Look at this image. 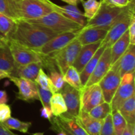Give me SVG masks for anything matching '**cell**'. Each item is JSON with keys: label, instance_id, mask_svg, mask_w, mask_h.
<instances>
[{"label": "cell", "instance_id": "1", "mask_svg": "<svg viewBox=\"0 0 135 135\" xmlns=\"http://www.w3.org/2000/svg\"><path fill=\"white\" fill-rule=\"evenodd\" d=\"M59 34L46 26L20 19L16 21L11 40L36 50Z\"/></svg>", "mask_w": 135, "mask_h": 135}, {"label": "cell", "instance_id": "2", "mask_svg": "<svg viewBox=\"0 0 135 135\" xmlns=\"http://www.w3.org/2000/svg\"><path fill=\"white\" fill-rule=\"evenodd\" d=\"M101 1V5L96 15L87 21L83 28H99L109 30L113 24L118 21L126 12L129 6L119 8L112 6Z\"/></svg>", "mask_w": 135, "mask_h": 135}, {"label": "cell", "instance_id": "3", "mask_svg": "<svg viewBox=\"0 0 135 135\" xmlns=\"http://www.w3.org/2000/svg\"><path fill=\"white\" fill-rule=\"evenodd\" d=\"M30 22L46 26L58 33L79 31L82 26L57 11H54L40 18L26 20Z\"/></svg>", "mask_w": 135, "mask_h": 135}, {"label": "cell", "instance_id": "4", "mask_svg": "<svg viewBox=\"0 0 135 135\" xmlns=\"http://www.w3.org/2000/svg\"><path fill=\"white\" fill-rule=\"evenodd\" d=\"M54 11H56V4L50 0H21L20 19H36Z\"/></svg>", "mask_w": 135, "mask_h": 135}, {"label": "cell", "instance_id": "5", "mask_svg": "<svg viewBox=\"0 0 135 135\" xmlns=\"http://www.w3.org/2000/svg\"><path fill=\"white\" fill-rule=\"evenodd\" d=\"M135 4L129 5L125 14L116 21L110 28L104 39L102 41L100 46L105 48L111 47V46L122 36L123 34L128 30L132 20L135 17Z\"/></svg>", "mask_w": 135, "mask_h": 135}, {"label": "cell", "instance_id": "6", "mask_svg": "<svg viewBox=\"0 0 135 135\" xmlns=\"http://www.w3.org/2000/svg\"><path fill=\"white\" fill-rule=\"evenodd\" d=\"M81 47L82 45L76 38L61 50L49 55L54 59L55 66L62 75L73 65Z\"/></svg>", "mask_w": 135, "mask_h": 135}, {"label": "cell", "instance_id": "7", "mask_svg": "<svg viewBox=\"0 0 135 135\" xmlns=\"http://www.w3.org/2000/svg\"><path fill=\"white\" fill-rule=\"evenodd\" d=\"M119 60L111 66L109 71L98 83L102 91L104 101L111 103L121 82Z\"/></svg>", "mask_w": 135, "mask_h": 135}, {"label": "cell", "instance_id": "8", "mask_svg": "<svg viewBox=\"0 0 135 135\" xmlns=\"http://www.w3.org/2000/svg\"><path fill=\"white\" fill-rule=\"evenodd\" d=\"M134 94V72L125 74L110 103L112 112L119 110L124 102Z\"/></svg>", "mask_w": 135, "mask_h": 135}, {"label": "cell", "instance_id": "9", "mask_svg": "<svg viewBox=\"0 0 135 135\" xmlns=\"http://www.w3.org/2000/svg\"><path fill=\"white\" fill-rule=\"evenodd\" d=\"M9 47L15 63L17 65L43 61V56L32 49L23 46L15 41L11 40L9 42Z\"/></svg>", "mask_w": 135, "mask_h": 135}, {"label": "cell", "instance_id": "10", "mask_svg": "<svg viewBox=\"0 0 135 135\" xmlns=\"http://www.w3.org/2000/svg\"><path fill=\"white\" fill-rule=\"evenodd\" d=\"M80 92V111L88 113L92 108L105 102L102 91L98 83L84 86Z\"/></svg>", "mask_w": 135, "mask_h": 135}, {"label": "cell", "instance_id": "11", "mask_svg": "<svg viewBox=\"0 0 135 135\" xmlns=\"http://www.w3.org/2000/svg\"><path fill=\"white\" fill-rule=\"evenodd\" d=\"M79 31L67 32L61 33L57 36L49 40L44 46L34 51L41 55L42 56H47L59 51L65 47L67 45L71 43L73 40L77 37Z\"/></svg>", "mask_w": 135, "mask_h": 135}, {"label": "cell", "instance_id": "12", "mask_svg": "<svg viewBox=\"0 0 135 135\" xmlns=\"http://www.w3.org/2000/svg\"><path fill=\"white\" fill-rule=\"evenodd\" d=\"M9 79L18 88L16 97L18 100L32 102L34 100H39L37 84L34 81L29 79L10 76Z\"/></svg>", "mask_w": 135, "mask_h": 135}, {"label": "cell", "instance_id": "13", "mask_svg": "<svg viewBox=\"0 0 135 135\" xmlns=\"http://www.w3.org/2000/svg\"><path fill=\"white\" fill-rule=\"evenodd\" d=\"M60 93L63 96L67 106V112L64 115L76 118L80 109V92L69 84H65L61 90Z\"/></svg>", "mask_w": 135, "mask_h": 135}, {"label": "cell", "instance_id": "14", "mask_svg": "<svg viewBox=\"0 0 135 135\" xmlns=\"http://www.w3.org/2000/svg\"><path fill=\"white\" fill-rule=\"evenodd\" d=\"M111 66V48L107 47L100 56L94 70L84 86L98 84L109 71Z\"/></svg>", "mask_w": 135, "mask_h": 135}, {"label": "cell", "instance_id": "15", "mask_svg": "<svg viewBox=\"0 0 135 135\" xmlns=\"http://www.w3.org/2000/svg\"><path fill=\"white\" fill-rule=\"evenodd\" d=\"M101 43L102 41H99L90 44L82 46L77 57L73 65V66L77 70L79 73L83 71L84 66L90 60L96 51L98 50Z\"/></svg>", "mask_w": 135, "mask_h": 135}, {"label": "cell", "instance_id": "16", "mask_svg": "<svg viewBox=\"0 0 135 135\" xmlns=\"http://www.w3.org/2000/svg\"><path fill=\"white\" fill-rule=\"evenodd\" d=\"M108 30L99 28H83L79 32L77 38L82 46L90 44L95 42L102 41L106 36Z\"/></svg>", "mask_w": 135, "mask_h": 135}, {"label": "cell", "instance_id": "17", "mask_svg": "<svg viewBox=\"0 0 135 135\" xmlns=\"http://www.w3.org/2000/svg\"><path fill=\"white\" fill-rule=\"evenodd\" d=\"M41 68H43L42 61L34 62L22 65H15V67L10 76L23 78L34 81Z\"/></svg>", "mask_w": 135, "mask_h": 135}, {"label": "cell", "instance_id": "18", "mask_svg": "<svg viewBox=\"0 0 135 135\" xmlns=\"http://www.w3.org/2000/svg\"><path fill=\"white\" fill-rule=\"evenodd\" d=\"M76 119L90 135H99L104 120L94 118L88 112L80 111Z\"/></svg>", "mask_w": 135, "mask_h": 135}, {"label": "cell", "instance_id": "19", "mask_svg": "<svg viewBox=\"0 0 135 135\" xmlns=\"http://www.w3.org/2000/svg\"><path fill=\"white\" fill-rule=\"evenodd\" d=\"M16 27V21L0 13V46L9 44Z\"/></svg>", "mask_w": 135, "mask_h": 135}, {"label": "cell", "instance_id": "20", "mask_svg": "<svg viewBox=\"0 0 135 135\" xmlns=\"http://www.w3.org/2000/svg\"><path fill=\"white\" fill-rule=\"evenodd\" d=\"M59 125L64 130L72 135H90L84 130L78 119L74 117H69L61 115L56 117Z\"/></svg>", "mask_w": 135, "mask_h": 135}, {"label": "cell", "instance_id": "21", "mask_svg": "<svg viewBox=\"0 0 135 135\" xmlns=\"http://www.w3.org/2000/svg\"><path fill=\"white\" fill-rule=\"evenodd\" d=\"M119 60V71L121 77L127 73H134L135 68V45H129L127 50Z\"/></svg>", "mask_w": 135, "mask_h": 135}, {"label": "cell", "instance_id": "22", "mask_svg": "<svg viewBox=\"0 0 135 135\" xmlns=\"http://www.w3.org/2000/svg\"><path fill=\"white\" fill-rule=\"evenodd\" d=\"M130 45L129 31L127 30L112 46H111V65H113L120 59Z\"/></svg>", "mask_w": 135, "mask_h": 135}, {"label": "cell", "instance_id": "23", "mask_svg": "<svg viewBox=\"0 0 135 135\" xmlns=\"http://www.w3.org/2000/svg\"><path fill=\"white\" fill-rule=\"evenodd\" d=\"M56 11L59 12L69 19L79 24L82 27L85 25V17L77 6L72 5L59 6L56 5Z\"/></svg>", "mask_w": 135, "mask_h": 135}, {"label": "cell", "instance_id": "24", "mask_svg": "<svg viewBox=\"0 0 135 135\" xmlns=\"http://www.w3.org/2000/svg\"><path fill=\"white\" fill-rule=\"evenodd\" d=\"M21 0H0V13L15 21L20 19Z\"/></svg>", "mask_w": 135, "mask_h": 135}, {"label": "cell", "instance_id": "25", "mask_svg": "<svg viewBox=\"0 0 135 135\" xmlns=\"http://www.w3.org/2000/svg\"><path fill=\"white\" fill-rule=\"evenodd\" d=\"M105 47L104 46H100L98 50L96 51L94 55H93L90 60L86 63L84 67L83 68V71L80 73V80H81L82 84H83V87L86 85L87 81H88V79L90 78V75H92V72L94 70L95 67H96V65H97L98 61L99 59H100V56L102 55V53L104 52Z\"/></svg>", "mask_w": 135, "mask_h": 135}, {"label": "cell", "instance_id": "26", "mask_svg": "<svg viewBox=\"0 0 135 135\" xmlns=\"http://www.w3.org/2000/svg\"><path fill=\"white\" fill-rule=\"evenodd\" d=\"M15 67V63L9 49V44L0 46V70L11 75Z\"/></svg>", "mask_w": 135, "mask_h": 135}, {"label": "cell", "instance_id": "27", "mask_svg": "<svg viewBox=\"0 0 135 135\" xmlns=\"http://www.w3.org/2000/svg\"><path fill=\"white\" fill-rule=\"evenodd\" d=\"M119 111L127 123L135 124V94L125 100Z\"/></svg>", "mask_w": 135, "mask_h": 135}, {"label": "cell", "instance_id": "28", "mask_svg": "<svg viewBox=\"0 0 135 135\" xmlns=\"http://www.w3.org/2000/svg\"><path fill=\"white\" fill-rule=\"evenodd\" d=\"M50 107L54 117H59L67 112V109L64 98L59 92L52 94L50 99Z\"/></svg>", "mask_w": 135, "mask_h": 135}, {"label": "cell", "instance_id": "29", "mask_svg": "<svg viewBox=\"0 0 135 135\" xmlns=\"http://www.w3.org/2000/svg\"><path fill=\"white\" fill-rule=\"evenodd\" d=\"M63 78L66 84H69L73 88L80 92L83 89V86L80 80V73L73 65L69 67L65 73L63 75Z\"/></svg>", "mask_w": 135, "mask_h": 135}, {"label": "cell", "instance_id": "30", "mask_svg": "<svg viewBox=\"0 0 135 135\" xmlns=\"http://www.w3.org/2000/svg\"><path fill=\"white\" fill-rule=\"evenodd\" d=\"M4 126L6 127L9 130H15L22 133H27L29 128L31 127V122L22 121L14 117H9L8 119L1 123Z\"/></svg>", "mask_w": 135, "mask_h": 135}, {"label": "cell", "instance_id": "31", "mask_svg": "<svg viewBox=\"0 0 135 135\" xmlns=\"http://www.w3.org/2000/svg\"><path fill=\"white\" fill-rule=\"evenodd\" d=\"M80 3L83 4L84 10L83 14L85 18L88 19L87 21L96 15L101 5V1L97 0H81Z\"/></svg>", "mask_w": 135, "mask_h": 135}, {"label": "cell", "instance_id": "32", "mask_svg": "<svg viewBox=\"0 0 135 135\" xmlns=\"http://www.w3.org/2000/svg\"><path fill=\"white\" fill-rule=\"evenodd\" d=\"M112 106L110 103L104 102L102 104L92 108L88 113L94 118L104 120L109 114L112 113Z\"/></svg>", "mask_w": 135, "mask_h": 135}, {"label": "cell", "instance_id": "33", "mask_svg": "<svg viewBox=\"0 0 135 135\" xmlns=\"http://www.w3.org/2000/svg\"><path fill=\"white\" fill-rule=\"evenodd\" d=\"M112 119L115 135H121L127 124L126 120L119 110L112 112Z\"/></svg>", "mask_w": 135, "mask_h": 135}, {"label": "cell", "instance_id": "34", "mask_svg": "<svg viewBox=\"0 0 135 135\" xmlns=\"http://www.w3.org/2000/svg\"><path fill=\"white\" fill-rule=\"evenodd\" d=\"M34 82L42 88L50 91L53 94V88L50 79L48 75H46L45 71H44L43 68H41L40 69L39 73L34 80Z\"/></svg>", "mask_w": 135, "mask_h": 135}, {"label": "cell", "instance_id": "35", "mask_svg": "<svg viewBox=\"0 0 135 135\" xmlns=\"http://www.w3.org/2000/svg\"><path fill=\"white\" fill-rule=\"evenodd\" d=\"M99 135H115L113 124H112V113L108 115L104 119V123Z\"/></svg>", "mask_w": 135, "mask_h": 135}, {"label": "cell", "instance_id": "36", "mask_svg": "<svg viewBox=\"0 0 135 135\" xmlns=\"http://www.w3.org/2000/svg\"><path fill=\"white\" fill-rule=\"evenodd\" d=\"M39 100L42 103V106H50V102L53 94L50 91L44 90L37 84Z\"/></svg>", "mask_w": 135, "mask_h": 135}, {"label": "cell", "instance_id": "37", "mask_svg": "<svg viewBox=\"0 0 135 135\" xmlns=\"http://www.w3.org/2000/svg\"><path fill=\"white\" fill-rule=\"evenodd\" d=\"M103 2L112 6L125 8L132 4H135V0H101Z\"/></svg>", "mask_w": 135, "mask_h": 135}, {"label": "cell", "instance_id": "38", "mask_svg": "<svg viewBox=\"0 0 135 135\" xmlns=\"http://www.w3.org/2000/svg\"><path fill=\"white\" fill-rule=\"evenodd\" d=\"M11 117V109L10 105L6 104H0V123H3Z\"/></svg>", "mask_w": 135, "mask_h": 135}, {"label": "cell", "instance_id": "39", "mask_svg": "<svg viewBox=\"0 0 135 135\" xmlns=\"http://www.w3.org/2000/svg\"><path fill=\"white\" fill-rule=\"evenodd\" d=\"M40 115L42 117L50 121H51L54 117L50 106H42L40 109Z\"/></svg>", "mask_w": 135, "mask_h": 135}, {"label": "cell", "instance_id": "40", "mask_svg": "<svg viewBox=\"0 0 135 135\" xmlns=\"http://www.w3.org/2000/svg\"><path fill=\"white\" fill-rule=\"evenodd\" d=\"M128 31H129L130 44L135 45V17L132 20Z\"/></svg>", "mask_w": 135, "mask_h": 135}, {"label": "cell", "instance_id": "41", "mask_svg": "<svg viewBox=\"0 0 135 135\" xmlns=\"http://www.w3.org/2000/svg\"><path fill=\"white\" fill-rule=\"evenodd\" d=\"M121 135H135V124L127 123Z\"/></svg>", "mask_w": 135, "mask_h": 135}, {"label": "cell", "instance_id": "42", "mask_svg": "<svg viewBox=\"0 0 135 135\" xmlns=\"http://www.w3.org/2000/svg\"><path fill=\"white\" fill-rule=\"evenodd\" d=\"M0 135H13V133L0 123Z\"/></svg>", "mask_w": 135, "mask_h": 135}, {"label": "cell", "instance_id": "43", "mask_svg": "<svg viewBox=\"0 0 135 135\" xmlns=\"http://www.w3.org/2000/svg\"><path fill=\"white\" fill-rule=\"evenodd\" d=\"M8 102L7 94L5 90H0V104H6Z\"/></svg>", "mask_w": 135, "mask_h": 135}, {"label": "cell", "instance_id": "44", "mask_svg": "<svg viewBox=\"0 0 135 135\" xmlns=\"http://www.w3.org/2000/svg\"><path fill=\"white\" fill-rule=\"evenodd\" d=\"M63 2L67 3L68 5H75V6H77L78 4L79 3H80L81 0H61Z\"/></svg>", "mask_w": 135, "mask_h": 135}, {"label": "cell", "instance_id": "45", "mask_svg": "<svg viewBox=\"0 0 135 135\" xmlns=\"http://www.w3.org/2000/svg\"><path fill=\"white\" fill-rule=\"evenodd\" d=\"M9 76H10L9 74L5 72V71L0 70V80H2V79H9Z\"/></svg>", "mask_w": 135, "mask_h": 135}, {"label": "cell", "instance_id": "46", "mask_svg": "<svg viewBox=\"0 0 135 135\" xmlns=\"http://www.w3.org/2000/svg\"><path fill=\"white\" fill-rule=\"evenodd\" d=\"M32 135H44V133H34Z\"/></svg>", "mask_w": 135, "mask_h": 135}, {"label": "cell", "instance_id": "47", "mask_svg": "<svg viewBox=\"0 0 135 135\" xmlns=\"http://www.w3.org/2000/svg\"><path fill=\"white\" fill-rule=\"evenodd\" d=\"M66 131V132H67V135H72V134H70V133H68V132H67V131Z\"/></svg>", "mask_w": 135, "mask_h": 135}, {"label": "cell", "instance_id": "48", "mask_svg": "<svg viewBox=\"0 0 135 135\" xmlns=\"http://www.w3.org/2000/svg\"><path fill=\"white\" fill-rule=\"evenodd\" d=\"M13 135H18V134H14V133H13Z\"/></svg>", "mask_w": 135, "mask_h": 135}]
</instances>
